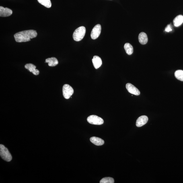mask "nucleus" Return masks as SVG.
Returning a JSON list of instances; mask_svg holds the SVG:
<instances>
[{
    "mask_svg": "<svg viewBox=\"0 0 183 183\" xmlns=\"http://www.w3.org/2000/svg\"><path fill=\"white\" fill-rule=\"evenodd\" d=\"M172 31L170 25H167V26L165 29V31L167 32H169Z\"/></svg>",
    "mask_w": 183,
    "mask_h": 183,
    "instance_id": "aec40b11",
    "label": "nucleus"
},
{
    "mask_svg": "<svg viewBox=\"0 0 183 183\" xmlns=\"http://www.w3.org/2000/svg\"><path fill=\"white\" fill-rule=\"evenodd\" d=\"M87 120L89 124L94 125H102L104 122V121L102 118L95 115L89 116Z\"/></svg>",
    "mask_w": 183,
    "mask_h": 183,
    "instance_id": "20e7f679",
    "label": "nucleus"
},
{
    "mask_svg": "<svg viewBox=\"0 0 183 183\" xmlns=\"http://www.w3.org/2000/svg\"><path fill=\"white\" fill-rule=\"evenodd\" d=\"M175 76L179 80L183 81V71L182 70H178L175 72Z\"/></svg>",
    "mask_w": 183,
    "mask_h": 183,
    "instance_id": "a211bd4d",
    "label": "nucleus"
},
{
    "mask_svg": "<svg viewBox=\"0 0 183 183\" xmlns=\"http://www.w3.org/2000/svg\"><path fill=\"white\" fill-rule=\"evenodd\" d=\"M126 87L128 91L132 94L139 95L140 94L139 89L130 83H128L126 85Z\"/></svg>",
    "mask_w": 183,
    "mask_h": 183,
    "instance_id": "0eeeda50",
    "label": "nucleus"
},
{
    "mask_svg": "<svg viewBox=\"0 0 183 183\" xmlns=\"http://www.w3.org/2000/svg\"><path fill=\"white\" fill-rule=\"evenodd\" d=\"M124 48L126 53L128 55H131L133 52V48L131 44L128 43H126L124 45Z\"/></svg>",
    "mask_w": 183,
    "mask_h": 183,
    "instance_id": "dca6fc26",
    "label": "nucleus"
},
{
    "mask_svg": "<svg viewBox=\"0 0 183 183\" xmlns=\"http://www.w3.org/2000/svg\"><path fill=\"white\" fill-rule=\"evenodd\" d=\"M86 33V29L84 26H81L77 28L73 34V38L76 42H79L84 38Z\"/></svg>",
    "mask_w": 183,
    "mask_h": 183,
    "instance_id": "f03ea898",
    "label": "nucleus"
},
{
    "mask_svg": "<svg viewBox=\"0 0 183 183\" xmlns=\"http://www.w3.org/2000/svg\"><path fill=\"white\" fill-rule=\"evenodd\" d=\"M26 69H28L34 75H38L40 74V71L38 69H36V66L32 64H26L25 66Z\"/></svg>",
    "mask_w": 183,
    "mask_h": 183,
    "instance_id": "9d476101",
    "label": "nucleus"
},
{
    "mask_svg": "<svg viewBox=\"0 0 183 183\" xmlns=\"http://www.w3.org/2000/svg\"><path fill=\"white\" fill-rule=\"evenodd\" d=\"M63 92L64 98L66 99H69L73 94L74 89L70 85L65 84L63 87Z\"/></svg>",
    "mask_w": 183,
    "mask_h": 183,
    "instance_id": "39448f33",
    "label": "nucleus"
},
{
    "mask_svg": "<svg viewBox=\"0 0 183 183\" xmlns=\"http://www.w3.org/2000/svg\"><path fill=\"white\" fill-rule=\"evenodd\" d=\"M101 26L100 24L95 26L92 31L91 36L93 40H95L100 36L101 32Z\"/></svg>",
    "mask_w": 183,
    "mask_h": 183,
    "instance_id": "423d86ee",
    "label": "nucleus"
},
{
    "mask_svg": "<svg viewBox=\"0 0 183 183\" xmlns=\"http://www.w3.org/2000/svg\"><path fill=\"white\" fill-rule=\"evenodd\" d=\"M90 140L92 143L97 146L102 145L104 143V140L97 137H92L90 138Z\"/></svg>",
    "mask_w": 183,
    "mask_h": 183,
    "instance_id": "f8f14e48",
    "label": "nucleus"
},
{
    "mask_svg": "<svg viewBox=\"0 0 183 183\" xmlns=\"http://www.w3.org/2000/svg\"><path fill=\"white\" fill-rule=\"evenodd\" d=\"M139 42L142 44H145L147 43L148 38L147 35L144 32L140 33L139 35Z\"/></svg>",
    "mask_w": 183,
    "mask_h": 183,
    "instance_id": "4468645a",
    "label": "nucleus"
},
{
    "mask_svg": "<svg viewBox=\"0 0 183 183\" xmlns=\"http://www.w3.org/2000/svg\"><path fill=\"white\" fill-rule=\"evenodd\" d=\"M39 3L47 8L51 7L52 4L50 0H38Z\"/></svg>",
    "mask_w": 183,
    "mask_h": 183,
    "instance_id": "f3484780",
    "label": "nucleus"
},
{
    "mask_svg": "<svg viewBox=\"0 0 183 183\" xmlns=\"http://www.w3.org/2000/svg\"><path fill=\"white\" fill-rule=\"evenodd\" d=\"M0 155L2 158L7 162L11 161L12 158L8 150L1 144L0 145Z\"/></svg>",
    "mask_w": 183,
    "mask_h": 183,
    "instance_id": "7ed1b4c3",
    "label": "nucleus"
},
{
    "mask_svg": "<svg viewBox=\"0 0 183 183\" xmlns=\"http://www.w3.org/2000/svg\"><path fill=\"white\" fill-rule=\"evenodd\" d=\"M45 63H48V66L53 67L57 65L58 64V61L57 58L52 57L46 59Z\"/></svg>",
    "mask_w": 183,
    "mask_h": 183,
    "instance_id": "ddd939ff",
    "label": "nucleus"
},
{
    "mask_svg": "<svg viewBox=\"0 0 183 183\" xmlns=\"http://www.w3.org/2000/svg\"><path fill=\"white\" fill-rule=\"evenodd\" d=\"M183 23V16L182 15H179L173 20V23L175 27H178L180 26Z\"/></svg>",
    "mask_w": 183,
    "mask_h": 183,
    "instance_id": "2eb2a0df",
    "label": "nucleus"
},
{
    "mask_svg": "<svg viewBox=\"0 0 183 183\" xmlns=\"http://www.w3.org/2000/svg\"><path fill=\"white\" fill-rule=\"evenodd\" d=\"M13 13L12 11L7 8L0 7V16L2 17H8L10 16Z\"/></svg>",
    "mask_w": 183,
    "mask_h": 183,
    "instance_id": "6e6552de",
    "label": "nucleus"
},
{
    "mask_svg": "<svg viewBox=\"0 0 183 183\" xmlns=\"http://www.w3.org/2000/svg\"><path fill=\"white\" fill-rule=\"evenodd\" d=\"M148 120V118L146 116L143 115L140 116L136 121V126L138 127H141L147 123Z\"/></svg>",
    "mask_w": 183,
    "mask_h": 183,
    "instance_id": "1a4fd4ad",
    "label": "nucleus"
},
{
    "mask_svg": "<svg viewBox=\"0 0 183 183\" xmlns=\"http://www.w3.org/2000/svg\"><path fill=\"white\" fill-rule=\"evenodd\" d=\"M114 179L110 177H107L102 178L100 181V183H114Z\"/></svg>",
    "mask_w": 183,
    "mask_h": 183,
    "instance_id": "6ab92c4d",
    "label": "nucleus"
},
{
    "mask_svg": "<svg viewBox=\"0 0 183 183\" xmlns=\"http://www.w3.org/2000/svg\"><path fill=\"white\" fill-rule=\"evenodd\" d=\"M92 63L95 69H98L102 64L101 58L97 56H94L92 59Z\"/></svg>",
    "mask_w": 183,
    "mask_h": 183,
    "instance_id": "9b49d317",
    "label": "nucleus"
},
{
    "mask_svg": "<svg viewBox=\"0 0 183 183\" xmlns=\"http://www.w3.org/2000/svg\"><path fill=\"white\" fill-rule=\"evenodd\" d=\"M37 35L36 31L31 30L17 33L14 34V37L17 42H22L30 41L31 39L36 38Z\"/></svg>",
    "mask_w": 183,
    "mask_h": 183,
    "instance_id": "f257e3e1",
    "label": "nucleus"
}]
</instances>
